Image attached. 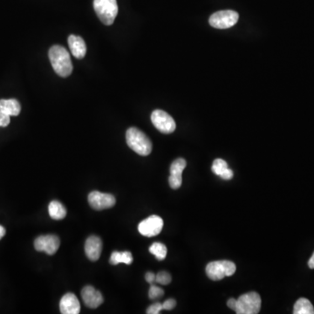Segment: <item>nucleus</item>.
Returning <instances> with one entry per match:
<instances>
[{
    "label": "nucleus",
    "mask_w": 314,
    "mask_h": 314,
    "mask_svg": "<svg viewBox=\"0 0 314 314\" xmlns=\"http://www.w3.org/2000/svg\"><path fill=\"white\" fill-rule=\"evenodd\" d=\"M49 59L54 71L60 77H69L73 72V64L69 53L59 44L52 47L49 50Z\"/></svg>",
    "instance_id": "1"
},
{
    "label": "nucleus",
    "mask_w": 314,
    "mask_h": 314,
    "mask_svg": "<svg viewBox=\"0 0 314 314\" xmlns=\"http://www.w3.org/2000/svg\"><path fill=\"white\" fill-rule=\"evenodd\" d=\"M126 140L128 147L140 155L147 156L151 153L153 148L151 141L138 128H128L126 133Z\"/></svg>",
    "instance_id": "2"
},
{
    "label": "nucleus",
    "mask_w": 314,
    "mask_h": 314,
    "mask_svg": "<svg viewBox=\"0 0 314 314\" xmlns=\"http://www.w3.org/2000/svg\"><path fill=\"white\" fill-rule=\"evenodd\" d=\"M94 8L100 20L106 26H111L118 14L116 0H94Z\"/></svg>",
    "instance_id": "3"
},
{
    "label": "nucleus",
    "mask_w": 314,
    "mask_h": 314,
    "mask_svg": "<svg viewBox=\"0 0 314 314\" xmlns=\"http://www.w3.org/2000/svg\"><path fill=\"white\" fill-rule=\"evenodd\" d=\"M236 264L228 260L213 261L207 264L206 274L213 281L222 280L225 277H231L236 273Z\"/></svg>",
    "instance_id": "4"
},
{
    "label": "nucleus",
    "mask_w": 314,
    "mask_h": 314,
    "mask_svg": "<svg viewBox=\"0 0 314 314\" xmlns=\"http://www.w3.org/2000/svg\"><path fill=\"white\" fill-rule=\"evenodd\" d=\"M261 304L260 295L255 291H251L237 299L235 311L237 314H257L260 311Z\"/></svg>",
    "instance_id": "5"
},
{
    "label": "nucleus",
    "mask_w": 314,
    "mask_h": 314,
    "mask_svg": "<svg viewBox=\"0 0 314 314\" xmlns=\"http://www.w3.org/2000/svg\"><path fill=\"white\" fill-rule=\"evenodd\" d=\"M239 15L232 10L220 11L211 15L209 19L211 27L216 29H227L237 24Z\"/></svg>",
    "instance_id": "6"
},
{
    "label": "nucleus",
    "mask_w": 314,
    "mask_h": 314,
    "mask_svg": "<svg viewBox=\"0 0 314 314\" xmlns=\"http://www.w3.org/2000/svg\"><path fill=\"white\" fill-rule=\"evenodd\" d=\"M151 122L154 127L163 133H171L175 130V120L163 110H154L151 115Z\"/></svg>",
    "instance_id": "7"
},
{
    "label": "nucleus",
    "mask_w": 314,
    "mask_h": 314,
    "mask_svg": "<svg viewBox=\"0 0 314 314\" xmlns=\"http://www.w3.org/2000/svg\"><path fill=\"white\" fill-rule=\"evenodd\" d=\"M163 227V220L162 219V217L156 215H153L140 222L138 231L144 237H155L157 235L160 234Z\"/></svg>",
    "instance_id": "8"
},
{
    "label": "nucleus",
    "mask_w": 314,
    "mask_h": 314,
    "mask_svg": "<svg viewBox=\"0 0 314 314\" xmlns=\"http://www.w3.org/2000/svg\"><path fill=\"white\" fill-rule=\"evenodd\" d=\"M60 240L56 235L39 236L34 241V248L38 252H44L48 255H54L59 250Z\"/></svg>",
    "instance_id": "9"
},
{
    "label": "nucleus",
    "mask_w": 314,
    "mask_h": 314,
    "mask_svg": "<svg viewBox=\"0 0 314 314\" xmlns=\"http://www.w3.org/2000/svg\"><path fill=\"white\" fill-rule=\"evenodd\" d=\"M88 203L90 206L96 211H102L113 207L116 205V197L107 193L100 191H92L88 195Z\"/></svg>",
    "instance_id": "10"
},
{
    "label": "nucleus",
    "mask_w": 314,
    "mask_h": 314,
    "mask_svg": "<svg viewBox=\"0 0 314 314\" xmlns=\"http://www.w3.org/2000/svg\"><path fill=\"white\" fill-rule=\"evenodd\" d=\"M186 161L184 158H178L172 163L170 166V175L169 177V185L173 190H177L183 184V171L186 168Z\"/></svg>",
    "instance_id": "11"
},
{
    "label": "nucleus",
    "mask_w": 314,
    "mask_h": 314,
    "mask_svg": "<svg viewBox=\"0 0 314 314\" xmlns=\"http://www.w3.org/2000/svg\"><path fill=\"white\" fill-rule=\"evenodd\" d=\"M81 297L85 305L91 309L99 307L103 303L104 299L102 294L93 286L87 285L81 290Z\"/></svg>",
    "instance_id": "12"
},
{
    "label": "nucleus",
    "mask_w": 314,
    "mask_h": 314,
    "mask_svg": "<svg viewBox=\"0 0 314 314\" xmlns=\"http://www.w3.org/2000/svg\"><path fill=\"white\" fill-rule=\"evenodd\" d=\"M59 310L63 314H78L80 311V301L74 294H65L59 302Z\"/></svg>",
    "instance_id": "13"
},
{
    "label": "nucleus",
    "mask_w": 314,
    "mask_h": 314,
    "mask_svg": "<svg viewBox=\"0 0 314 314\" xmlns=\"http://www.w3.org/2000/svg\"><path fill=\"white\" fill-rule=\"evenodd\" d=\"M102 241L97 236H90L85 243V252L91 261H97L102 252Z\"/></svg>",
    "instance_id": "14"
},
{
    "label": "nucleus",
    "mask_w": 314,
    "mask_h": 314,
    "mask_svg": "<svg viewBox=\"0 0 314 314\" xmlns=\"http://www.w3.org/2000/svg\"><path fill=\"white\" fill-rule=\"evenodd\" d=\"M69 44L72 54L76 59H83L86 56V46L84 39L80 36L70 35L69 37Z\"/></svg>",
    "instance_id": "15"
},
{
    "label": "nucleus",
    "mask_w": 314,
    "mask_h": 314,
    "mask_svg": "<svg viewBox=\"0 0 314 314\" xmlns=\"http://www.w3.org/2000/svg\"><path fill=\"white\" fill-rule=\"evenodd\" d=\"M211 169L215 175H218L223 180H231L233 177V171L229 169L228 164L222 159L214 161Z\"/></svg>",
    "instance_id": "16"
},
{
    "label": "nucleus",
    "mask_w": 314,
    "mask_h": 314,
    "mask_svg": "<svg viewBox=\"0 0 314 314\" xmlns=\"http://www.w3.org/2000/svg\"><path fill=\"white\" fill-rule=\"evenodd\" d=\"M0 111L10 116H17L21 111L20 103L15 99L0 100Z\"/></svg>",
    "instance_id": "17"
},
{
    "label": "nucleus",
    "mask_w": 314,
    "mask_h": 314,
    "mask_svg": "<svg viewBox=\"0 0 314 314\" xmlns=\"http://www.w3.org/2000/svg\"><path fill=\"white\" fill-rule=\"evenodd\" d=\"M48 211L51 218L54 220H62L66 216V210L64 205L59 201H52L48 206Z\"/></svg>",
    "instance_id": "18"
},
{
    "label": "nucleus",
    "mask_w": 314,
    "mask_h": 314,
    "mask_svg": "<svg viewBox=\"0 0 314 314\" xmlns=\"http://www.w3.org/2000/svg\"><path fill=\"white\" fill-rule=\"evenodd\" d=\"M294 314H314V307L310 300L300 298L297 300L294 307Z\"/></svg>",
    "instance_id": "19"
},
{
    "label": "nucleus",
    "mask_w": 314,
    "mask_h": 314,
    "mask_svg": "<svg viewBox=\"0 0 314 314\" xmlns=\"http://www.w3.org/2000/svg\"><path fill=\"white\" fill-rule=\"evenodd\" d=\"M133 262V256L129 252H114L110 257V264L113 265L122 264H131Z\"/></svg>",
    "instance_id": "20"
},
{
    "label": "nucleus",
    "mask_w": 314,
    "mask_h": 314,
    "mask_svg": "<svg viewBox=\"0 0 314 314\" xmlns=\"http://www.w3.org/2000/svg\"><path fill=\"white\" fill-rule=\"evenodd\" d=\"M149 252L156 258L157 260L162 261L166 258L168 250L163 243L155 242L149 247Z\"/></svg>",
    "instance_id": "21"
},
{
    "label": "nucleus",
    "mask_w": 314,
    "mask_h": 314,
    "mask_svg": "<svg viewBox=\"0 0 314 314\" xmlns=\"http://www.w3.org/2000/svg\"><path fill=\"white\" fill-rule=\"evenodd\" d=\"M164 295V290L162 288L158 287L157 285L151 284L149 290H148V297L150 300H157L160 299Z\"/></svg>",
    "instance_id": "22"
},
{
    "label": "nucleus",
    "mask_w": 314,
    "mask_h": 314,
    "mask_svg": "<svg viewBox=\"0 0 314 314\" xmlns=\"http://www.w3.org/2000/svg\"><path fill=\"white\" fill-rule=\"evenodd\" d=\"M171 276L167 272H160L155 275V282L160 285H169L171 282Z\"/></svg>",
    "instance_id": "23"
},
{
    "label": "nucleus",
    "mask_w": 314,
    "mask_h": 314,
    "mask_svg": "<svg viewBox=\"0 0 314 314\" xmlns=\"http://www.w3.org/2000/svg\"><path fill=\"white\" fill-rule=\"evenodd\" d=\"M162 310H163V304H161V303H154V304L150 305V306L147 309L146 312L148 314H158L160 313Z\"/></svg>",
    "instance_id": "24"
},
{
    "label": "nucleus",
    "mask_w": 314,
    "mask_h": 314,
    "mask_svg": "<svg viewBox=\"0 0 314 314\" xmlns=\"http://www.w3.org/2000/svg\"><path fill=\"white\" fill-rule=\"evenodd\" d=\"M175 305H176V301L173 299H169V300H167L165 302L163 303V309L169 311V310L175 308Z\"/></svg>",
    "instance_id": "25"
},
{
    "label": "nucleus",
    "mask_w": 314,
    "mask_h": 314,
    "mask_svg": "<svg viewBox=\"0 0 314 314\" xmlns=\"http://www.w3.org/2000/svg\"><path fill=\"white\" fill-rule=\"evenodd\" d=\"M10 123V116L0 111V127H7Z\"/></svg>",
    "instance_id": "26"
},
{
    "label": "nucleus",
    "mask_w": 314,
    "mask_h": 314,
    "mask_svg": "<svg viewBox=\"0 0 314 314\" xmlns=\"http://www.w3.org/2000/svg\"><path fill=\"white\" fill-rule=\"evenodd\" d=\"M146 281L149 283L150 285L155 282V275L153 273H148L145 276Z\"/></svg>",
    "instance_id": "27"
},
{
    "label": "nucleus",
    "mask_w": 314,
    "mask_h": 314,
    "mask_svg": "<svg viewBox=\"0 0 314 314\" xmlns=\"http://www.w3.org/2000/svg\"><path fill=\"white\" fill-rule=\"evenodd\" d=\"M227 305H228L229 308L232 309V310L235 311L236 306H237V300H235L234 298H231V299L228 300Z\"/></svg>",
    "instance_id": "28"
},
{
    "label": "nucleus",
    "mask_w": 314,
    "mask_h": 314,
    "mask_svg": "<svg viewBox=\"0 0 314 314\" xmlns=\"http://www.w3.org/2000/svg\"><path fill=\"white\" fill-rule=\"evenodd\" d=\"M308 266L310 269H314V252L311 258L308 261Z\"/></svg>",
    "instance_id": "29"
},
{
    "label": "nucleus",
    "mask_w": 314,
    "mask_h": 314,
    "mask_svg": "<svg viewBox=\"0 0 314 314\" xmlns=\"http://www.w3.org/2000/svg\"><path fill=\"white\" fill-rule=\"evenodd\" d=\"M6 232V229L4 228L3 226H0V239H2L5 237Z\"/></svg>",
    "instance_id": "30"
}]
</instances>
